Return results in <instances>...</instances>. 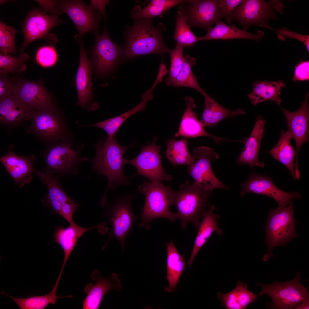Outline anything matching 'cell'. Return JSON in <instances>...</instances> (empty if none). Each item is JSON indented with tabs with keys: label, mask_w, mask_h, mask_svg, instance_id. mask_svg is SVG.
Returning a JSON list of instances; mask_svg holds the SVG:
<instances>
[{
	"label": "cell",
	"mask_w": 309,
	"mask_h": 309,
	"mask_svg": "<svg viewBox=\"0 0 309 309\" xmlns=\"http://www.w3.org/2000/svg\"><path fill=\"white\" fill-rule=\"evenodd\" d=\"M154 89L152 87L148 90L142 95V101L129 111L120 116L87 126L95 127L103 129L107 133L108 138L112 139L118 129L128 118L136 113L146 110L147 102L153 97L152 92Z\"/></svg>",
	"instance_id": "obj_32"
},
{
	"label": "cell",
	"mask_w": 309,
	"mask_h": 309,
	"mask_svg": "<svg viewBox=\"0 0 309 309\" xmlns=\"http://www.w3.org/2000/svg\"><path fill=\"white\" fill-rule=\"evenodd\" d=\"M167 247V276L169 285L165 290L170 293L176 289L179 278L185 267L183 255H181L175 247L173 241L166 244Z\"/></svg>",
	"instance_id": "obj_33"
},
{
	"label": "cell",
	"mask_w": 309,
	"mask_h": 309,
	"mask_svg": "<svg viewBox=\"0 0 309 309\" xmlns=\"http://www.w3.org/2000/svg\"><path fill=\"white\" fill-rule=\"evenodd\" d=\"M193 152L195 160L188 166L187 171L194 179L193 182L207 191L219 188L228 189V187L215 175L211 168V161L218 159L219 154L213 149L204 146H198Z\"/></svg>",
	"instance_id": "obj_12"
},
{
	"label": "cell",
	"mask_w": 309,
	"mask_h": 309,
	"mask_svg": "<svg viewBox=\"0 0 309 309\" xmlns=\"http://www.w3.org/2000/svg\"><path fill=\"white\" fill-rule=\"evenodd\" d=\"M264 35L262 31L258 30L255 34L241 29L234 25H230L221 20L211 27L204 36L199 37V41L233 39H251L260 41Z\"/></svg>",
	"instance_id": "obj_28"
},
{
	"label": "cell",
	"mask_w": 309,
	"mask_h": 309,
	"mask_svg": "<svg viewBox=\"0 0 309 309\" xmlns=\"http://www.w3.org/2000/svg\"><path fill=\"white\" fill-rule=\"evenodd\" d=\"M40 5V9L45 13L60 15L62 12L59 9L58 1L56 0H35Z\"/></svg>",
	"instance_id": "obj_50"
},
{
	"label": "cell",
	"mask_w": 309,
	"mask_h": 309,
	"mask_svg": "<svg viewBox=\"0 0 309 309\" xmlns=\"http://www.w3.org/2000/svg\"><path fill=\"white\" fill-rule=\"evenodd\" d=\"M184 48L182 45L176 44L175 47L172 50H170L169 52L171 65L169 76L166 78L165 82L169 86L177 76L182 67L184 57Z\"/></svg>",
	"instance_id": "obj_42"
},
{
	"label": "cell",
	"mask_w": 309,
	"mask_h": 309,
	"mask_svg": "<svg viewBox=\"0 0 309 309\" xmlns=\"http://www.w3.org/2000/svg\"><path fill=\"white\" fill-rule=\"evenodd\" d=\"M12 94L34 110L56 108L50 96L42 85L34 82L24 81L15 84Z\"/></svg>",
	"instance_id": "obj_19"
},
{
	"label": "cell",
	"mask_w": 309,
	"mask_h": 309,
	"mask_svg": "<svg viewBox=\"0 0 309 309\" xmlns=\"http://www.w3.org/2000/svg\"><path fill=\"white\" fill-rule=\"evenodd\" d=\"M92 279L96 281L94 284H87L84 290L87 295L82 302L83 309H97L105 294L108 291H121V284L118 275L112 273L108 278L102 276L97 269L91 273Z\"/></svg>",
	"instance_id": "obj_20"
},
{
	"label": "cell",
	"mask_w": 309,
	"mask_h": 309,
	"mask_svg": "<svg viewBox=\"0 0 309 309\" xmlns=\"http://www.w3.org/2000/svg\"><path fill=\"white\" fill-rule=\"evenodd\" d=\"M218 299L227 309H241L236 297L234 289L225 294L219 292L217 293Z\"/></svg>",
	"instance_id": "obj_47"
},
{
	"label": "cell",
	"mask_w": 309,
	"mask_h": 309,
	"mask_svg": "<svg viewBox=\"0 0 309 309\" xmlns=\"http://www.w3.org/2000/svg\"><path fill=\"white\" fill-rule=\"evenodd\" d=\"M243 0H218L219 6L223 17H225L227 24L232 21V16L234 11Z\"/></svg>",
	"instance_id": "obj_46"
},
{
	"label": "cell",
	"mask_w": 309,
	"mask_h": 309,
	"mask_svg": "<svg viewBox=\"0 0 309 309\" xmlns=\"http://www.w3.org/2000/svg\"><path fill=\"white\" fill-rule=\"evenodd\" d=\"M240 195L243 197L248 193H252L270 197L277 202L278 207L287 206L296 198L300 199L301 194L297 191L287 192L275 185L272 178L265 174L252 172L247 180L241 185Z\"/></svg>",
	"instance_id": "obj_16"
},
{
	"label": "cell",
	"mask_w": 309,
	"mask_h": 309,
	"mask_svg": "<svg viewBox=\"0 0 309 309\" xmlns=\"http://www.w3.org/2000/svg\"><path fill=\"white\" fill-rule=\"evenodd\" d=\"M309 299H306L303 301L301 303L294 307L293 309H309Z\"/></svg>",
	"instance_id": "obj_54"
},
{
	"label": "cell",
	"mask_w": 309,
	"mask_h": 309,
	"mask_svg": "<svg viewBox=\"0 0 309 309\" xmlns=\"http://www.w3.org/2000/svg\"><path fill=\"white\" fill-rule=\"evenodd\" d=\"M309 93H307L305 99L299 108L294 112L285 110L281 106V109L287 120L288 130L290 131L296 144V159L294 163L295 177H300L298 166L299 153L302 145L309 140Z\"/></svg>",
	"instance_id": "obj_18"
},
{
	"label": "cell",
	"mask_w": 309,
	"mask_h": 309,
	"mask_svg": "<svg viewBox=\"0 0 309 309\" xmlns=\"http://www.w3.org/2000/svg\"><path fill=\"white\" fill-rule=\"evenodd\" d=\"M35 160L33 155L20 156L11 150L0 158L1 163L19 187L31 181L32 172L36 171L33 167Z\"/></svg>",
	"instance_id": "obj_24"
},
{
	"label": "cell",
	"mask_w": 309,
	"mask_h": 309,
	"mask_svg": "<svg viewBox=\"0 0 309 309\" xmlns=\"http://www.w3.org/2000/svg\"><path fill=\"white\" fill-rule=\"evenodd\" d=\"M247 285L241 281H238L234 289L237 301L241 309L246 308L250 304L256 300L258 294H255L247 289Z\"/></svg>",
	"instance_id": "obj_43"
},
{
	"label": "cell",
	"mask_w": 309,
	"mask_h": 309,
	"mask_svg": "<svg viewBox=\"0 0 309 309\" xmlns=\"http://www.w3.org/2000/svg\"><path fill=\"white\" fill-rule=\"evenodd\" d=\"M178 8L185 15L190 27H200L207 32L223 18L218 0H189Z\"/></svg>",
	"instance_id": "obj_15"
},
{
	"label": "cell",
	"mask_w": 309,
	"mask_h": 309,
	"mask_svg": "<svg viewBox=\"0 0 309 309\" xmlns=\"http://www.w3.org/2000/svg\"><path fill=\"white\" fill-rule=\"evenodd\" d=\"M69 226L57 227L54 234V239L56 243L62 249L64 258L62 265L58 277L61 278L63 271L68 260L75 247L78 240L86 231L95 228L103 229V223L89 228L80 226L75 222L69 224Z\"/></svg>",
	"instance_id": "obj_23"
},
{
	"label": "cell",
	"mask_w": 309,
	"mask_h": 309,
	"mask_svg": "<svg viewBox=\"0 0 309 309\" xmlns=\"http://www.w3.org/2000/svg\"><path fill=\"white\" fill-rule=\"evenodd\" d=\"M109 3V0L90 1V5L95 10L99 11L102 14L104 19H106L105 12V7L106 5Z\"/></svg>",
	"instance_id": "obj_53"
},
{
	"label": "cell",
	"mask_w": 309,
	"mask_h": 309,
	"mask_svg": "<svg viewBox=\"0 0 309 309\" xmlns=\"http://www.w3.org/2000/svg\"><path fill=\"white\" fill-rule=\"evenodd\" d=\"M71 142L69 137L47 145L44 154L46 163L44 171L52 175L58 173L63 177L75 175L83 162L90 161L87 158L81 157L82 147L74 150Z\"/></svg>",
	"instance_id": "obj_7"
},
{
	"label": "cell",
	"mask_w": 309,
	"mask_h": 309,
	"mask_svg": "<svg viewBox=\"0 0 309 309\" xmlns=\"http://www.w3.org/2000/svg\"><path fill=\"white\" fill-rule=\"evenodd\" d=\"M58 287L54 286L48 294L44 295L35 296L26 298H18L12 296L1 291L2 295L7 296L12 299L20 309H44L49 304L56 303L57 299L64 298H71L72 295L59 296L57 295Z\"/></svg>",
	"instance_id": "obj_35"
},
{
	"label": "cell",
	"mask_w": 309,
	"mask_h": 309,
	"mask_svg": "<svg viewBox=\"0 0 309 309\" xmlns=\"http://www.w3.org/2000/svg\"><path fill=\"white\" fill-rule=\"evenodd\" d=\"M79 209V205L76 201H72L62 205L60 215L64 217L69 224L74 222L73 219L74 214Z\"/></svg>",
	"instance_id": "obj_49"
},
{
	"label": "cell",
	"mask_w": 309,
	"mask_h": 309,
	"mask_svg": "<svg viewBox=\"0 0 309 309\" xmlns=\"http://www.w3.org/2000/svg\"><path fill=\"white\" fill-rule=\"evenodd\" d=\"M263 27L274 30L277 33L278 39L281 41H284L287 38L297 40L303 43L306 47L307 51H309V36L302 34L296 32L292 31L285 27L277 29L273 28L268 25Z\"/></svg>",
	"instance_id": "obj_45"
},
{
	"label": "cell",
	"mask_w": 309,
	"mask_h": 309,
	"mask_svg": "<svg viewBox=\"0 0 309 309\" xmlns=\"http://www.w3.org/2000/svg\"><path fill=\"white\" fill-rule=\"evenodd\" d=\"M36 58L37 62L41 66L50 67L56 62L57 55L54 46H44L39 49Z\"/></svg>",
	"instance_id": "obj_44"
},
{
	"label": "cell",
	"mask_w": 309,
	"mask_h": 309,
	"mask_svg": "<svg viewBox=\"0 0 309 309\" xmlns=\"http://www.w3.org/2000/svg\"><path fill=\"white\" fill-rule=\"evenodd\" d=\"M14 28L0 21V51L2 54H15V35L17 32Z\"/></svg>",
	"instance_id": "obj_41"
},
{
	"label": "cell",
	"mask_w": 309,
	"mask_h": 309,
	"mask_svg": "<svg viewBox=\"0 0 309 309\" xmlns=\"http://www.w3.org/2000/svg\"><path fill=\"white\" fill-rule=\"evenodd\" d=\"M253 90L248 96L254 106L268 100L273 101L280 106L282 102L279 96L281 90L286 86L284 82L280 80L274 82L257 80L253 82Z\"/></svg>",
	"instance_id": "obj_30"
},
{
	"label": "cell",
	"mask_w": 309,
	"mask_h": 309,
	"mask_svg": "<svg viewBox=\"0 0 309 309\" xmlns=\"http://www.w3.org/2000/svg\"><path fill=\"white\" fill-rule=\"evenodd\" d=\"M95 44L91 55L96 72L101 76L106 75L116 67L123 55V46L115 43L109 36L106 28L102 33L94 32Z\"/></svg>",
	"instance_id": "obj_14"
},
{
	"label": "cell",
	"mask_w": 309,
	"mask_h": 309,
	"mask_svg": "<svg viewBox=\"0 0 309 309\" xmlns=\"http://www.w3.org/2000/svg\"><path fill=\"white\" fill-rule=\"evenodd\" d=\"M27 130L47 145L70 137L65 119L55 108L34 111Z\"/></svg>",
	"instance_id": "obj_9"
},
{
	"label": "cell",
	"mask_w": 309,
	"mask_h": 309,
	"mask_svg": "<svg viewBox=\"0 0 309 309\" xmlns=\"http://www.w3.org/2000/svg\"><path fill=\"white\" fill-rule=\"evenodd\" d=\"M196 63L195 58L189 55L184 56L181 69L170 86L189 87L200 93L202 92L204 90L200 86L192 71V68Z\"/></svg>",
	"instance_id": "obj_37"
},
{
	"label": "cell",
	"mask_w": 309,
	"mask_h": 309,
	"mask_svg": "<svg viewBox=\"0 0 309 309\" xmlns=\"http://www.w3.org/2000/svg\"><path fill=\"white\" fill-rule=\"evenodd\" d=\"M187 107L184 112L178 131L175 137L182 136L185 138L207 136L213 139L216 142L228 141H235V140L225 138L211 134L205 130L193 109L196 106L194 99L187 96L185 98Z\"/></svg>",
	"instance_id": "obj_21"
},
{
	"label": "cell",
	"mask_w": 309,
	"mask_h": 309,
	"mask_svg": "<svg viewBox=\"0 0 309 309\" xmlns=\"http://www.w3.org/2000/svg\"><path fill=\"white\" fill-rule=\"evenodd\" d=\"M284 7L279 0H243L233 13L232 20L245 30L252 26L263 27L268 25L269 19H278L275 10L282 15Z\"/></svg>",
	"instance_id": "obj_8"
},
{
	"label": "cell",
	"mask_w": 309,
	"mask_h": 309,
	"mask_svg": "<svg viewBox=\"0 0 309 309\" xmlns=\"http://www.w3.org/2000/svg\"><path fill=\"white\" fill-rule=\"evenodd\" d=\"M215 207L209 206L208 210L200 222L191 256L187 263L190 268L195 259L201 248L208 240L212 234L215 232L219 235L223 233L219 227L218 220L220 216L215 214Z\"/></svg>",
	"instance_id": "obj_27"
},
{
	"label": "cell",
	"mask_w": 309,
	"mask_h": 309,
	"mask_svg": "<svg viewBox=\"0 0 309 309\" xmlns=\"http://www.w3.org/2000/svg\"><path fill=\"white\" fill-rule=\"evenodd\" d=\"M138 190L145 197L139 226L146 230L150 228V223L158 218L168 219L174 222L178 219L176 213H172L170 206L173 204L175 191L170 185L165 186L162 182L144 181Z\"/></svg>",
	"instance_id": "obj_3"
},
{
	"label": "cell",
	"mask_w": 309,
	"mask_h": 309,
	"mask_svg": "<svg viewBox=\"0 0 309 309\" xmlns=\"http://www.w3.org/2000/svg\"><path fill=\"white\" fill-rule=\"evenodd\" d=\"M212 191L205 190L193 182L186 181L175 191L173 204L177 211L178 219L182 229L192 223L197 230L200 220L207 212L208 201Z\"/></svg>",
	"instance_id": "obj_4"
},
{
	"label": "cell",
	"mask_w": 309,
	"mask_h": 309,
	"mask_svg": "<svg viewBox=\"0 0 309 309\" xmlns=\"http://www.w3.org/2000/svg\"><path fill=\"white\" fill-rule=\"evenodd\" d=\"M294 209L293 202L285 207L269 209L267 222L263 228L265 231L263 241L267 249L262 260L268 261L270 257H273L272 251L275 247H284L299 236L295 229L297 221L294 217Z\"/></svg>",
	"instance_id": "obj_5"
},
{
	"label": "cell",
	"mask_w": 309,
	"mask_h": 309,
	"mask_svg": "<svg viewBox=\"0 0 309 309\" xmlns=\"http://www.w3.org/2000/svg\"><path fill=\"white\" fill-rule=\"evenodd\" d=\"M132 146H124L118 142L115 135L112 139L108 138L95 144V155L90 160L92 173L99 176H105L107 180V186L102 198L107 199L109 189L114 190L121 185L131 184L133 176L128 177L124 173V154Z\"/></svg>",
	"instance_id": "obj_2"
},
{
	"label": "cell",
	"mask_w": 309,
	"mask_h": 309,
	"mask_svg": "<svg viewBox=\"0 0 309 309\" xmlns=\"http://www.w3.org/2000/svg\"><path fill=\"white\" fill-rule=\"evenodd\" d=\"M58 16L46 15L40 9H34L28 12L22 25L24 40L19 49L20 53L23 52L28 45L37 39H43L52 46L55 45L57 38L49 32L55 27L66 21L59 19Z\"/></svg>",
	"instance_id": "obj_11"
},
{
	"label": "cell",
	"mask_w": 309,
	"mask_h": 309,
	"mask_svg": "<svg viewBox=\"0 0 309 309\" xmlns=\"http://www.w3.org/2000/svg\"><path fill=\"white\" fill-rule=\"evenodd\" d=\"M201 94L205 100L204 111L200 121L204 127H213L222 120L228 117H232L245 114L242 108L230 110L225 108L217 102L204 90Z\"/></svg>",
	"instance_id": "obj_29"
},
{
	"label": "cell",
	"mask_w": 309,
	"mask_h": 309,
	"mask_svg": "<svg viewBox=\"0 0 309 309\" xmlns=\"http://www.w3.org/2000/svg\"><path fill=\"white\" fill-rule=\"evenodd\" d=\"M80 47L79 66L76 77L78 101V105L85 108L92 98V62L89 60L85 50L82 38L75 37Z\"/></svg>",
	"instance_id": "obj_22"
},
{
	"label": "cell",
	"mask_w": 309,
	"mask_h": 309,
	"mask_svg": "<svg viewBox=\"0 0 309 309\" xmlns=\"http://www.w3.org/2000/svg\"><path fill=\"white\" fill-rule=\"evenodd\" d=\"M189 0H152L143 9L139 5H136L131 12L134 20L143 18H152L159 16L161 18L170 9Z\"/></svg>",
	"instance_id": "obj_34"
},
{
	"label": "cell",
	"mask_w": 309,
	"mask_h": 309,
	"mask_svg": "<svg viewBox=\"0 0 309 309\" xmlns=\"http://www.w3.org/2000/svg\"><path fill=\"white\" fill-rule=\"evenodd\" d=\"M0 100L11 95L14 86L9 79L0 74Z\"/></svg>",
	"instance_id": "obj_52"
},
{
	"label": "cell",
	"mask_w": 309,
	"mask_h": 309,
	"mask_svg": "<svg viewBox=\"0 0 309 309\" xmlns=\"http://www.w3.org/2000/svg\"><path fill=\"white\" fill-rule=\"evenodd\" d=\"M34 111L19 101L15 106L0 119V123L7 127H17L25 120H30Z\"/></svg>",
	"instance_id": "obj_39"
},
{
	"label": "cell",
	"mask_w": 309,
	"mask_h": 309,
	"mask_svg": "<svg viewBox=\"0 0 309 309\" xmlns=\"http://www.w3.org/2000/svg\"><path fill=\"white\" fill-rule=\"evenodd\" d=\"M166 29L162 23L154 25L153 18L134 20L133 26H127L124 33V61H128L141 55L153 54H159L163 59L165 55L170 50L165 43L162 35Z\"/></svg>",
	"instance_id": "obj_1"
},
{
	"label": "cell",
	"mask_w": 309,
	"mask_h": 309,
	"mask_svg": "<svg viewBox=\"0 0 309 309\" xmlns=\"http://www.w3.org/2000/svg\"><path fill=\"white\" fill-rule=\"evenodd\" d=\"M167 148L166 156L173 166L179 165L189 166L195 159L189 153L187 140L182 138L176 140L174 138L166 140Z\"/></svg>",
	"instance_id": "obj_36"
},
{
	"label": "cell",
	"mask_w": 309,
	"mask_h": 309,
	"mask_svg": "<svg viewBox=\"0 0 309 309\" xmlns=\"http://www.w3.org/2000/svg\"><path fill=\"white\" fill-rule=\"evenodd\" d=\"M134 197L132 193L118 195L110 203L107 201L102 207L104 209V215L106 217L111 227V230L108 233V239L102 250L110 240L116 239L124 250L126 239L131 231L135 221L140 220V215L134 214L132 208L131 201Z\"/></svg>",
	"instance_id": "obj_6"
},
{
	"label": "cell",
	"mask_w": 309,
	"mask_h": 309,
	"mask_svg": "<svg viewBox=\"0 0 309 309\" xmlns=\"http://www.w3.org/2000/svg\"><path fill=\"white\" fill-rule=\"evenodd\" d=\"M157 139L155 136L150 144L142 146L140 152L135 158L130 160L124 158V164H130L136 168L137 173L133 175L134 177L142 175L152 182L171 180V176L165 172L162 166L161 147L157 145Z\"/></svg>",
	"instance_id": "obj_13"
},
{
	"label": "cell",
	"mask_w": 309,
	"mask_h": 309,
	"mask_svg": "<svg viewBox=\"0 0 309 309\" xmlns=\"http://www.w3.org/2000/svg\"><path fill=\"white\" fill-rule=\"evenodd\" d=\"M9 1V0H0V5H1L2 4H3V3H5L6 2L8 1Z\"/></svg>",
	"instance_id": "obj_55"
},
{
	"label": "cell",
	"mask_w": 309,
	"mask_h": 309,
	"mask_svg": "<svg viewBox=\"0 0 309 309\" xmlns=\"http://www.w3.org/2000/svg\"><path fill=\"white\" fill-rule=\"evenodd\" d=\"M59 7L66 14L74 23L82 38L86 33L98 31L101 26V13L82 0H58Z\"/></svg>",
	"instance_id": "obj_17"
},
{
	"label": "cell",
	"mask_w": 309,
	"mask_h": 309,
	"mask_svg": "<svg viewBox=\"0 0 309 309\" xmlns=\"http://www.w3.org/2000/svg\"><path fill=\"white\" fill-rule=\"evenodd\" d=\"M173 38L177 42L176 44L184 47H190L199 41V37L194 35L188 25L185 15L179 10L177 11Z\"/></svg>",
	"instance_id": "obj_38"
},
{
	"label": "cell",
	"mask_w": 309,
	"mask_h": 309,
	"mask_svg": "<svg viewBox=\"0 0 309 309\" xmlns=\"http://www.w3.org/2000/svg\"><path fill=\"white\" fill-rule=\"evenodd\" d=\"M19 102V100L12 94L0 100V119L3 117Z\"/></svg>",
	"instance_id": "obj_51"
},
{
	"label": "cell",
	"mask_w": 309,
	"mask_h": 309,
	"mask_svg": "<svg viewBox=\"0 0 309 309\" xmlns=\"http://www.w3.org/2000/svg\"><path fill=\"white\" fill-rule=\"evenodd\" d=\"M292 133L289 130L285 132L282 130L280 138L276 144L268 151L275 159L281 163L288 170L292 179L296 180L295 177L294 160L295 151L291 143Z\"/></svg>",
	"instance_id": "obj_31"
},
{
	"label": "cell",
	"mask_w": 309,
	"mask_h": 309,
	"mask_svg": "<svg viewBox=\"0 0 309 309\" xmlns=\"http://www.w3.org/2000/svg\"><path fill=\"white\" fill-rule=\"evenodd\" d=\"M35 174L47 186L48 193L41 202L43 206L51 207L52 213L60 215L62 205L73 199L63 189L59 181V177L54 176L44 171H36Z\"/></svg>",
	"instance_id": "obj_26"
},
{
	"label": "cell",
	"mask_w": 309,
	"mask_h": 309,
	"mask_svg": "<svg viewBox=\"0 0 309 309\" xmlns=\"http://www.w3.org/2000/svg\"><path fill=\"white\" fill-rule=\"evenodd\" d=\"M266 121L258 116L251 133L245 142V145L237 161V165L246 164L252 168L254 166L263 168L265 163L258 157L260 145Z\"/></svg>",
	"instance_id": "obj_25"
},
{
	"label": "cell",
	"mask_w": 309,
	"mask_h": 309,
	"mask_svg": "<svg viewBox=\"0 0 309 309\" xmlns=\"http://www.w3.org/2000/svg\"><path fill=\"white\" fill-rule=\"evenodd\" d=\"M309 61H301L296 66L294 76L292 80L294 82L296 81H304L309 79Z\"/></svg>",
	"instance_id": "obj_48"
},
{
	"label": "cell",
	"mask_w": 309,
	"mask_h": 309,
	"mask_svg": "<svg viewBox=\"0 0 309 309\" xmlns=\"http://www.w3.org/2000/svg\"><path fill=\"white\" fill-rule=\"evenodd\" d=\"M300 272L292 280L271 284L256 283L262 288L259 296L266 294L272 301V309H292L306 299H309L307 289L300 282Z\"/></svg>",
	"instance_id": "obj_10"
},
{
	"label": "cell",
	"mask_w": 309,
	"mask_h": 309,
	"mask_svg": "<svg viewBox=\"0 0 309 309\" xmlns=\"http://www.w3.org/2000/svg\"><path fill=\"white\" fill-rule=\"evenodd\" d=\"M29 58L25 53H20L18 57L8 54H0V74L14 72L26 68L25 62Z\"/></svg>",
	"instance_id": "obj_40"
}]
</instances>
